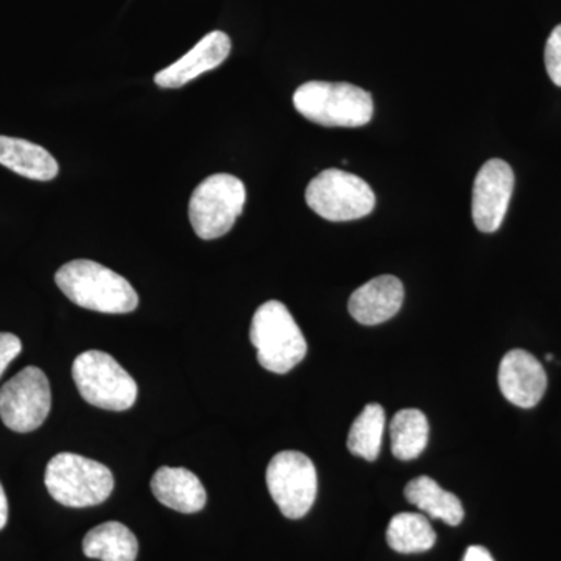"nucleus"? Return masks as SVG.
I'll return each instance as SVG.
<instances>
[{"label":"nucleus","instance_id":"14","mask_svg":"<svg viewBox=\"0 0 561 561\" xmlns=\"http://www.w3.org/2000/svg\"><path fill=\"white\" fill-rule=\"evenodd\" d=\"M150 486L162 505L187 515L203 511L208 500L201 479L186 468H160L154 472Z\"/></svg>","mask_w":561,"mask_h":561},{"label":"nucleus","instance_id":"18","mask_svg":"<svg viewBox=\"0 0 561 561\" xmlns=\"http://www.w3.org/2000/svg\"><path fill=\"white\" fill-rule=\"evenodd\" d=\"M391 453L397 459H419L427 440H430V423L426 415L419 409H404L393 416L390 423Z\"/></svg>","mask_w":561,"mask_h":561},{"label":"nucleus","instance_id":"21","mask_svg":"<svg viewBox=\"0 0 561 561\" xmlns=\"http://www.w3.org/2000/svg\"><path fill=\"white\" fill-rule=\"evenodd\" d=\"M545 62L549 79L561 88V24L553 28L546 43Z\"/></svg>","mask_w":561,"mask_h":561},{"label":"nucleus","instance_id":"3","mask_svg":"<svg viewBox=\"0 0 561 561\" xmlns=\"http://www.w3.org/2000/svg\"><path fill=\"white\" fill-rule=\"evenodd\" d=\"M294 105L306 119L323 127L356 128L375 113L370 92L356 84L308 81L294 94Z\"/></svg>","mask_w":561,"mask_h":561},{"label":"nucleus","instance_id":"16","mask_svg":"<svg viewBox=\"0 0 561 561\" xmlns=\"http://www.w3.org/2000/svg\"><path fill=\"white\" fill-rule=\"evenodd\" d=\"M139 542L127 526L117 522L103 523L84 535L83 553L102 561H136Z\"/></svg>","mask_w":561,"mask_h":561},{"label":"nucleus","instance_id":"23","mask_svg":"<svg viewBox=\"0 0 561 561\" xmlns=\"http://www.w3.org/2000/svg\"><path fill=\"white\" fill-rule=\"evenodd\" d=\"M461 561H494V559L489 549L482 548V546H470Z\"/></svg>","mask_w":561,"mask_h":561},{"label":"nucleus","instance_id":"13","mask_svg":"<svg viewBox=\"0 0 561 561\" xmlns=\"http://www.w3.org/2000/svg\"><path fill=\"white\" fill-rule=\"evenodd\" d=\"M404 301V286L397 276L382 275L354 290L348 301L351 317L360 324L375 327L393 319Z\"/></svg>","mask_w":561,"mask_h":561},{"label":"nucleus","instance_id":"10","mask_svg":"<svg viewBox=\"0 0 561 561\" xmlns=\"http://www.w3.org/2000/svg\"><path fill=\"white\" fill-rule=\"evenodd\" d=\"M515 173L507 162L486 161L479 171L472 187V220L482 232L500 230L511 205Z\"/></svg>","mask_w":561,"mask_h":561},{"label":"nucleus","instance_id":"12","mask_svg":"<svg viewBox=\"0 0 561 561\" xmlns=\"http://www.w3.org/2000/svg\"><path fill=\"white\" fill-rule=\"evenodd\" d=\"M231 51V39L227 33L210 32L195 44L184 57L154 76V83L161 88H181L201 77L202 73L219 68Z\"/></svg>","mask_w":561,"mask_h":561},{"label":"nucleus","instance_id":"19","mask_svg":"<svg viewBox=\"0 0 561 561\" xmlns=\"http://www.w3.org/2000/svg\"><path fill=\"white\" fill-rule=\"evenodd\" d=\"M437 541L430 519L420 513H400L393 516L387 527V542L393 551L400 553H421L430 551Z\"/></svg>","mask_w":561,"mask_h":561},{"label":"nucleus","instance_id":"24","mask_svg":"<svg viewBox=\"0 0 561 561\" xmlns=\"http://www.w3.org/2000/svg\"><path fill=\"white\" fill-rule=\"evenodd\" d=\"M9 523V500H7L5 490L0 483V530Z\"/></svg>","mask_w":561,"mask_h":561},{"label":"nucleus","instance_id":"22","mask_svg":"<svg viewBox=\"0 0 561 561\" xmlns=\"http://www.w3.org/2000/svg\"><path fill=\"white\" fill-rule=\"evenodd\" d=\"M21 351L20 337L10 334V332H0V378H2L3 371L9 368L11 362L20 356Z\"/></svg>","mask_w":561,"mask_h":561},{"label":"nucleus","instance_id":"8","mask_svg":"<svg viewBox=\"0 0 561 561\" xmlns=\"http://www.w3.org/2000/svg\"><path fill=\"white\" fill-rule=\"evenodd\" d=\"M267 489L280 513L289 519H300L311 511L317 497L316 465L306 454H276L267 467Z\"/></svg>","mask_w":561,"mask_h":561},{"label":"nucleus","instance_id":"20","mask_svg":"<svg viewBox=\"0 0 561 561\" xmlns=\"http://www.w3.org/2000/svg\"><path fill=\"white\" fill-rule=\"evenodd\" d=\"M383 431H386V412L381 405H365L350 430L348 442H346L350 453L360 459L375 461L381 453Z\"/></svg>","mask_w":561,"mask_h":561},{"label":"nucleus","instance_id":"7","mask_svg":"<svg viewBox=\"0 0 561 561\" xmlns=\"http://www.w3.org/2000/svg\"><path fill=\"white\" fill-rule=\"evenodd\" d=\"M306 203L313 213L330 221L362 219L375 209V192L367 181L350 172L328 169L306 190Z\"/></svg>","mask_w":561,"mask_h":561},{"label":"nucleus","instance_id":"4","mask_svg":"<svg viewBox=\"0 0 561 561\" xmlns=\"http://www.w3.org/2000/svg\"><path fill=\"white\" fill-rule=\"evenodd\" d=\"M44 482L58 504L72 508L102 504L114 490L113 472L108 467L72 453L57 454L47 463Z\"/></svg>","mask_w":561,"mask_h":561},{"label":"nucleus","instance_id":"2","mask_svg":"<svg viewBox=\"0 0 561 561\" xmlns=\"http://www.w3.org/2000/svg\"><path fill=\"white\" fill-rule=\"evenodd\" d=\"M250 341L261 367L276 375L294 370L306 354L308 343L289 309L280 301L264 302L251 320Z\"/></svg>","mask_w":561,"mask_h":561},{"label":"nucleus","instance_id":"1","mask_svg":"<svg viewBox=\"0 0 561 561\" xmlns=\"http://www.w3.org/2000/svg\"><path fill=\"white\" fill-rule=\"evenodd\" d=\"M55 283L73 305L102 313H130L139 306L135 287L119 273L90 260L70 261Z\"/></svg>","mask_w":561,"mask_h":561},{"label":"nucleus","instance_id":"17","mask_svg":"<svg viewBox=\"0 0 561 561\" xmlns=\"http://www.w3.org/2000/svg\"><path fill=\"white\" fill-rule=\"evenodd\" d=\"M405 500L426 513L430 518L440 519L449 526H459L465 518L463 505L456 494L443 490L427 476L413 479L404 490Z\"/></svg>","mask_w":561,"mask_h":561},{"label":"nucleus","instance_id":"6","mask_svg":"<svg viewBox=\"0 0 561 561\" xmlns=\"http://www.w3.org/2000/svg\"><path fill=\"white\" fill-rule=\"evenodd\" d=\"M247 202L245 186L238 176L216 173L192 192L190 220L195 234L213 241L227 234L241 216Z\"/></svg>","mask_w":561,"mask_h":561},{"label":"nucleus","instance_id":"15","mask_svg":"<svg viewBox=\"0 0 561 561\" xmlns=\"http://www.w3.org/2000/svg\"><path fill=\"white\" fill-rule=\"evenodd\" d=\"M0 164L25 179L50 181L58 175V162L31 140L0 136Z\"/></svg>","mask_w":561,"mask_h":561},{"label":"nucleus","instance_id":"11","mask_svg":"<svg viewBox=\"0 0 561 561\" xmlns=\"http://www.w3.org/2000/svg\"><path fill=\"white\" fill-rule=\"evenodd\" d=\"M497 382L505 400L522 409L535 408L548 389V376L541 362L524 350L505 354Z\"/></svg>","mask_w":561,"mask_h":561},{"label":"nucleus","instance_id":"9","mask_svg":"<svg viewBox=\"0 0 561 561\" xmlns=\"http://www.w3.org/2000/svg\"><path fill=\"white\" fill-rule=\"evenodd\" d=\"M50 408L49 379L38 367L24 368L0 389V419L20 434L38 430Z\"/></svg>","mask_w":561,"mask_h":561},{"label":"nucleus","instance_id":"5","mask_svg":"<svg viewBox=\"0 0 561 561\" xmlns=\"http://www.w3.org/2000/svg\"><path fill=\"white\" fill-rule=\"evenodd\" d=\"M72 378L81 398L103 411H128L138 398V383L103 351H84L77 356Z\"/></svg>","mask_w":561,"mask_h":561}]
</instances>
